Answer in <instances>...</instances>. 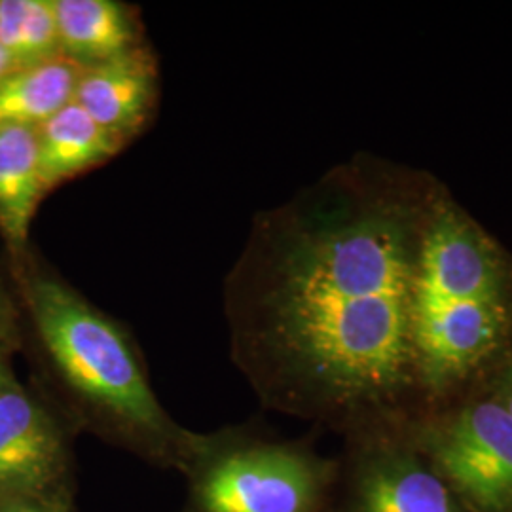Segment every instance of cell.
<instances>
[{"instance_id":"cell-1","label":"cell","mask_w":512,"mask_h":512,"mask_svg":"<svg viewBox=\"0 0 512 512\" xmlns=\"http://www.w3.org/2000/svg\"><path fill=\"white\" fill-rule=\"evenodd\" d=\"M425 228L357 164L256 215L222 310L232 363L264 408L370 433L418 374L412 291Z\"/></svg>"},{"instance_id":"cell-2","label":"cell","mask_w":512,"mask_h":512,"mask_svg":"<svg viewBox=\"0 0 512 512\" xmlns=\"http://www.w3.org/2000/svg\"><path fill=\"white\" fill-rule=\"evenodd\" d=\"M0 270L18 300L19 351L35 366L38 393L74 433L179 473L196 431L154 393L128 325L90 302L33 243L4 249Z\"/></svg>"},{"instance_id":"cell-3","label":"cell","mask_w":512,"mask_h":512,"mask_svg":"<svg viewBox=\"0 0 512 512\" xmlns=\"http://www.w3.org/2000/svg\"><path fill=\"white\" fill-rule=\"evenodd\" d=\"M509 330L507 277L494 245L444 207L427 222L412 291V344L425 384L442 389L484 365Z\"/></svg>"},{"instance_id":"cell-4","label":"cell","mask_w":512,"mask_h":512,"mask_svg":"<svg viewBox=\"0 0 512 512\" xmlns=\"http://www.w3.org/2000/svg\"><path fill=\"white\" fill-rule=\"evenodd\" d=\"M177 512H325L336 463L249 427L194 433Z\"/></svg>"},{"instance_id":"cell-5","label":"cell","mask_w":512,"mask_h":512,"mask_svg":"<svg viewBox=\"0 0 512 512\" xmlns=\"http://www.w3.org/2000/svg\"><path fill=\"white\" fill-rule=\"evenodd\" d=\"M421 456L471 512H512V420L495 399L421 433Z\"/></svg>"},{"instance_id":"cell-6","label":"cell","mask_w":512,"mask_h":512,"mask_svg":"<svg viewBox=\"0 0 512 512\" xmlns=\"http://www.w3.org/2000/svg\"><path fill=\"white\" fill-rule=\"evenodd\" d=\"M73 429L18 376L0 387V505L74 490Z\"/></svg>"},{"instance_id":"cell-7","label":"cell","mask_w":512,"mask_h":512,"mask_svg":"<svg viewBox=\"0 0 512 512\" xmlns=\"http://www.w3.org/2000/svg\"><path fill=\"white\" fill-rule=\"evenodd\" d=\"M355 439L336 465L325 512H471L418 448L374 433Z\"/></svg>"},{"instance_id":"cell-8","label":"cell","mask_w":512,"mask_h":512,"mask_svg":"<svg viewBox=\"0 0 512 512\" xmlns=\"http://www.w3.org/2000/svg\"><path fill=\"white\" fill-rule=\"evenodd\" d=\"M160 88L158 57L147 42L86 67L78 78L73 103L129 145L154 120Z\"/></svg>"},{"instance_id":"cell-9","label":"cell","mask_w":512,"mask_h":512,"mask_svg":"<svg viewBox=\"0 0 512 512\" xmlns=\"http://www.w3.org/2000/svg\"><path fill=\"white\" fill-rule=\"evenodd\" d=\"M61 55L82 69L143 44L141 10L120 0H52Z\"/></svg>"},{"instance_id":"cell-10","label":"cell","mask_w":512,"mask_h":512,"mask_svg":"<svg viewBox=\"0 0 512 512\" xmlns=\"http://www.w3.org/2000/svg\"><path fill=\"white\" fill-rule=\"evenodd\" d=\"M35 133L40 181L46 194L78 175L107 164L128 147L76 103L59 110L38 126Z\"/></svg>"},{"instance_id":"cell-11","label":"cell","mask_w":512,"mask_h":512,"mask_svg":"<svg viewBox=\"0 0 512 512\" xmlns=\"http://www.w3.org/2000/svg\"><path fill=\"white\" fill-rule=\"evenodd\" d=\"M44 196L35 129L0 126V238L4 249L31 243V224Z\"/></svg>"},{"instance_id":"cell-12","label":"cell","mask_w":512,"mask_h":512,"mask_svg":"<svg viewBox=\"0 0 512 512\" xmlns=\"http://www.w3.org/2000/svg\"><path fill=\"white\" fill-rule=\"evenodd\" d=\"M82 71L65 55L14 69L0 84V126H42L73 103Z\"/></svg>"},{"instance_id":"cell-13","label":"cell","mask_w":512,"mask_h":512,"mask_svg":"<svg viewBox=\"0 0 512 512\" xmlns=\"http://www.w3.org/2000/svg\"><path fill=\"white\" fill-rule=\"evenodd\" d=\"M59 55L61 48L52 0H23L18 37L10 54L16 69L44 63Z\"/></svg>"},{"instance_id":"cell-14","label":"cell","mask_w":512,"mask_h":512,"mask_svg":"<svg viewBox=\"0 0 512 512\" xmlns=\"http://www.w3.org/2000/svg\"><path fill=\"white\" fill-rule=\"evenodd\" d=\"M0 346L21 349V317L18 300L6 275L0 270Z\"/></svg>"},{"instance_id":"cell-15","label":"cell","mask_w":512,"mask_h":512,"mask_svg":"<svg viewBox=\"0 0 512 512\" xmlns=\"http://www.w3.org/2000/svg\"><path fill=\"white\" fill-rule=\"evenodd\" d=\"M0 512H76L74 490L10 501L0 505Z\"/></svg>"},{"instance_id":"cell-16","label":"cell","mask_w":512,"mask_h":512,"mask_svg":"<svg viewBox=\"0 0 512 512\" xmlns=\"http://www.w3.org/2000/svg\"><path fill=\"white\" fill-rule=\"evenodd\" d=\"M495 401L505 408V412L509 414V418L512 420V361L501 374L499 395L495 397Z\"/></svg>"},{"instance_id":"cell-17","label":"cell","mask_w":512,"mask_h":512,"mask_svg":"<svg viewBox=\"0 0 512 512\" xmlns=\"http://www.w3.org/2000/svg\"><path fill=\"white\" fill-rule=\"evenodd\" d=\"M18 351L10 346H0V387L16 376L12 359Z\"/></svg>"},{"instance_id":"cell-18","label":"cell","mask_w":512,"mask_h":512,"mask_svg":"<svg viewBox=\"0 0 512 512\" xmlns=\"http://www.w3.org/2000/svg\"><path fill=\"white\" fill-rule=\"evenodd\" d=\"M16 69L12 57L0 48V84L6 80V76Z\"/></svg>"}]
</instances>
